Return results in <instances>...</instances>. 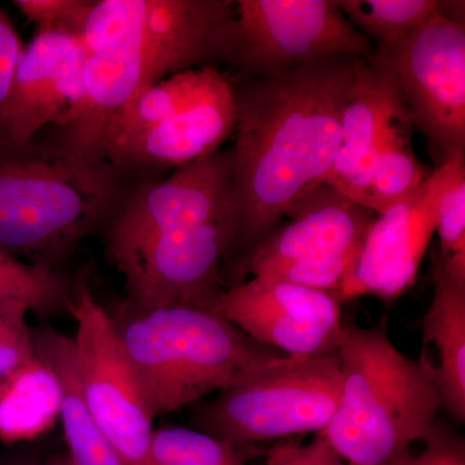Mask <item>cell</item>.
<instances>
[{
	"mask_svg": "<svg viewBox=\"0 0 465 465\" xmlns=\"http://www.w3.org/2000/svg\"><path fill=\"white\" fill-rule=\"evenodd\" d=\"M153 418L201 402L252 367L282 357L206 308H143L112 317Z\"/></svg>",
	"mask_w": 465,
	"mask_h": 465,
	"instance_id": "cell-4",
	"label": "cell"
},
{
	"mask_svg": "<svg viewBox=\"0 0 465 465\" xmlns=\"http://www.w3.org/2000/svg\"><path fill=\"white\" fill-rule=\"evenodd\" d=\"M411 121L387 54L360 57L356 78L342 112V142L323 183L336 188L361 158L384 139L393 122ZM412 122V121H411Z\"/></svg>",
	"mask_w": 465,
	"mask_h": 465,
	"instance_id": "cell-16",
	"label": "cell"
},
{
	"mask_svg": "<svg viewBox=\"0 0 465 465\" xmlns=\"http://www.w3.org/2000/svg\"><path fill=\"white\" fill-rule=\"evenodd\" d=\"M228 78L216 66L185 70L143 88L110 122L103 142V157L116 143L148 130L188 108ZM106 161V159H105Z\"/></svg>",
	"mask_w": 465,
	"mask_h": 465,
	"instance_id": "cell-21",
	"label": "cell"
},
{
	"mask_svg": "<svg viewBox=\"0 0 465 465\" xmlns=\"http://www.w3.org/2000/svg\"><path fill=\"white\" fill-rule=\"evenodd\" d=\"M88 0H15V7L36 26V32L66 33L81 39L92 7Z\"/></svg>",
	"mask_w": 465,
	"mask_h": 465,
	"instance_id": "cell-25",
	"label": "cell"
},
{
	"mask_svg": "<svg viewBox=\"0 0 465 465\" xmlns=\"http://www.w3.org/2000/svg\"><path fill=\"white\" fill-rule=\"evenodd\" d=\"M234 130V92L231 79L226 78L176 115L116 143L108 149L105 159L127 182V177L177 170L210 157Z\"/></svg>",
	"mask_w": 465,
	"mask_h": 465,
	"instance_id": "cell-15",
	"label": "cell"
},
{
	"mask_svg": "<svg viewBox=\"0 0 465 465\" xmlns=\"http://www.w3.org/2000/svg\"><path fill=\"white\" fill-rule=\"evenodd\" d=\"M29 312L26 304L16 300L0 302V338L29 329L26 323V314Z\"/></svg>",
	"mask_w": 465,
	"mask_h": 465,
	"instance_id": "cell-30",
	"label": "cell"
},
{
	"mask_svg": "<svg viewBox=\"0 0 465 465\" xmlns=\"http://www.w3.org/2000/svg\"><path fill=\"white\" fill-rule=\"evenodd\" d=\"M464 159L440 164L414 194L376 217L341 302L365 295L396 302L414 286L436 231L437 206L449 186L465 174Z\"/></svg>",
	"mask_w": 465,
	"mask_h": 465,
	"instance_id": "cell-12",
	"label": "cell"
},
{
	"mask_svg": "<svg viewBox=\"0 0 465 465\" xmlns=\"http://www.w3.org/2000/svg\"><path fill=\"white\" fill-rule=\"evenodd\" d=\"M411 121L391 124L384 139L338 186L348 200L381 216L414 194L430 177L411 148Z\"/></svg>",
	"mask_w": 465,
	"mask_h": 465,
	"instance_id": "cell-17",
	"label": "cell"
},
{
	"mask_svg": "<svg viewBox=\"0 0 465 465\" xmlns=\"http://www.w3.org/2000/svg\"><path fill=\"white\" fill-rule=\"evenodd\" d=\"M232 11L229 0H97L81 42L87 54L140 52L164 79L222 61Z\"/></svg>",
	"mask_w": 465,
	"mask_h": 465,
	"instance_id": "cell-7",
	"label": "cell"
},
{
	"mask_svg": "<svg viewBox=\"0 0 465 465\" xmlns=\"http://www.w3.org/2000/svg\"><path fill=\"white\" fill-rule=\"evenodd\" d=\"M255 448L217 440L194 428L154 430L150 440V465H246Z\"/></svg>",
	"mask_w": 465,
	"mask_h": 465,
	"instance_id": "cell-23",
	"label": "cell"
},
{
	"mask_svg": "<svg viewBox=\"0 0 465 465\" xmlns=\"http://www.w3.org/2000/svg\"><path fill=\"white\" fill-rule=\"evenodd\" d=\"M41 465H74L73 461L70 460L69 455H65V457H54L51 458L50 460L45 461Z\"/></svg>",
	"mask_w": 465,
	"mask_h": 465,
	"instance_id": "cell-32",
	"label": "cell"
},
{
	"mask_svg": "<svg viewBox=\"0 0 465 465\" xmlns=\"http://www.w3.org/2000/svg\"><path fill=\"white\" fill-rule=\"evenodd\" d=\"M0 283L8 287L30 311L48 312L67 308L72 299L63 275L54 269L25 264L16 256L0 249Z\"/></svg>",
	"mask_w": 465,
	"mask_h": 465,
	"instance_id": "cell-24",
	"label": "cell"
},
{
	"mask_svg": "<svg viewBox=\"0 0 465 465\" xmlns=\"http://www.w3.org/2000/svg\"><path fill=\"white\" fill-rule=\"evenodd\" d=\"M33 338L39 360L50 367L60 382V420L70 460L74 465H124L82 396L73 338L52 327L36 330Z\"/></svg>",
	"mask_w": 465,
	"mask_h": 465,
	"instance_id": "cell-19",
	"label": "cell"
},
{
	"mask_svg": "<svg viewBox=\"0 0 465 465\" xmlns=\"http://www.w3.org/2000/svg\"><path fill=\"white\" fill-rule=\"evenodd\" d=\"M341 391L320 433L351 465H391L427 440L442 409L433 366L394 347L387 329L342 322L338 347Z\"/></svg>",
	"mask_w": 465,
	"mask_h": 465,
	"instance_id": "cell-2",
	"label": "cell"
},
{
	"mask_svg": "<svg viewBox=\"0 0 465 465\" xmlns=\"http://www.w3.org/2000/svg\"><path fill=\"white\" fill-rule=\"evenodd\" d=\"M442 256L465 250V174L443 193L436 213V231Z\"/></svg>",
	"mask_w": 465,
	"mask_h": 465,
	"instance_id": "cell-26",
	"label": "cell"
},
{
	"mask_svg": "<svg viewBox=\"0 0 465 465\" xmlns=\"http://www.w3.org/2000/svg\"><path fill=\"white\" fill-rule=\"evenodd\" d=\"M286 217L235 259V272L278 278L341 299L378 216L322 183L291 208Z\"/></svg>",
	"mask_w": 465,
	"mask_h": 465,
	"instance_id": "cell-6",
	"label": "cell"
},
{
	"mask_svg": "<svg viewBox=\"0 0 465 465\" xmlns=\"http://www.w3.org/2000/svg\"><path fill=\"white\" fill-rule=\"evenodd\" d=\"M360 57L333 54L232 84V210L237 259L322 185L342 142Z\"/></svg>",
	"mask_w": 465,
	"mask_h": 465,
	"instance_id": "cell-1",
	"label": "cell"
},
{
	"mask_svg": "<svg viewBox=\"0 0 465 465\" xmlns=\"http://www.w3.org/2000/svg\"><path fill=\"white\" fill-rule=\"evenodd\" d=\"M222 61L242 76L277 74L316 58L370 57L372 43L333 0H238Z\"/></svg>",
	"mask_w": 465,
	"mask_h": 465,
	"instance_id": "cell-8",
	"label": "cell"
},
{
	"mask_svg": "<svg viewBox=\"0 0 465 465\" xmlns=\"http://www.w3.org/2000/svg\"><path fill=\"white\" fill-rule=\"evenodd\" d=\"M345 17L358 32L390 52L440 9L439 0H341Z\"/></svg>",
	"mask_w": 465,
	"mask_h": 465,
	"instance_id": "cell-22",
	"label": "cell"
},
{
	"mask_svg": "<svg viewBox=\"0 0 465 465\" xmlns=\"http://www.w3.org/2000/svg\"><path fill=\"white\" fill-rule=\"evenodd\" d=\"M85 57L78 36L36 32L18 58L0 121V145H23L48 125H63L81 97Z\"/></svg>",
	"mask_w": 465,
	"mask_h": 465,
	"instance_id": "cell-14",
	"label": "cell"
},
{
	"mask_svg": "<svg viewBox=\"0 0 465 465\" xmlns=\"http://www.w3.org/2000/svg\"><path fill=\"white\" fill-rule=\"evenodd\" d=\"M124 183L108 162L88 161L56 137L0 145V249L54 269L112 222L128 195Z\"/></svg>",
	"mask_w": 465,
	"mask_h": 465,
	"instance_id": "cell-3",
	"label": "cell"
},
{
	"mask_svg": "<svg viewBox=\"0 0 465 465\" xmlns=\"http://www.w3.org/2000/svg\"><path fill=\"white\" fill-rule=\"evenodd\" d=\"M232 180L231 149L177 168L167 179L140 183L108 224L106 255L113 260L173 226L232 213Z\"/></svg>",
	"mask_w": 465,
	"mask_h": 465,
	"instance_id": "cell-13",
	"label": "cell"
},
{
	"mask_svg": "<svg viewBox=\"0 0 465 465\" xmlns=\"http://www.w3.org/2000/svg\"><path fill=\"white\" fill-rule=\"evenodd\" d=\"M24 50L20 35L5 9L0 7V121L14 82L18 58Z\"/></svg>",
	"mask_w": 465,
	"mask_h": 465,
	"instance_id": "cell-28",
	"label": "cell"
},
{
	"mask_svg": "<svg viewBox=\"0 0 465 465\" xmlns=\"http://www.w3.org/2000/svg\"><path fill=\"white\" fill-rule=\"evenodd\" d=\"M66 309L76 323V375L92 416L124 465H150L154 418L114 321L84 282L76 287Z\"/></svg>",
	"mask_w": 465,
	"mask_h": 465,
	"instance_id": "cell-9",
	"label": "cell"
},
{
	"mask_svg": "<svg viewBox=\"0 0 465 465\" xmlns=\"http://www.w3.org/2000/svg\"><path fill=\"white\" fill-rule=\"evenodd\" d=\"M265 465H351L317 434L308 445L287 440L269 450Z\"/></svg>",
	"mask_w": 465,
	"mask_h": 465,
	"instance_id": "cell-27",
	"label": "cell"
},
{
	"mask_svg": "<svg viewBox=\"0 0 465 465\" xmlns=\"http://www.w3.org/2000/svg\"><path fill=\"white\" fill-rule=\"evenodd\" d=\"M341 305L335 293L262 275L223 290L211 311L260 344L290 357H314L335 353Z\"/></svg>",
	"mask_w": 465,
	"mask_h": 465,
	"instance_id": "cell-11",
	"label": "cell"
},
{
	"mask_svg": "<svg viewBox=\"0 0 465 465\" xmlns=\"http://www.w3.org/2000/svg\"><path fill=\"white\" fill-rule=\"evenodd\" d=\"M451 465H465L464 454L459 455V457L455 459L454 463Z\"/></svg>",
	"mask_w": 465,
	"mask_h": 465,
	"instance_id": "cell-33",
	"label": "cell"
},
{
	"mask_svg": "<svg viewBox=\"0 0 465 465\" xmlns=\"http://www.w3.org/2000/svg\"><path fill=\"white\" fill-rule=\"evenodd\" d=\"M433 300L423 318L425 342L436 345L440 365L434 379L443 407L458 423L465 420V281L451 277L433 253Z\"/></svg>",
	"mask_w": 465,
	"mask_h": 465,
	"instance_id": "cell-18",
	"label": "cell"
},
{
	"mask_svg": "<svg viewBox=\"0 0 465 465\" xmlns=\"http://www.w3.org/2000/svg\"><path fill=\"white\" fill-rule=\"evenodd\" d=\"M5 300H16V302H20V300L16 298V295H15V293L12 292L8 287H5V284L0 283V302H5Z\"/></svg>",
	"mask_w": 465,
	"mask_h": 465,
	"instance_id": "cell-31",
	"label": "cell"
},
{
	"mask_svg": "<svg viewBox=\"0 0 465 465\" xmlns=\"http://www.w3.org/2000/svg\"><path fill=\"white\" fill-rule=\"evenodd\" d=\"M385 54L412 124L427 137L439 166L464 157L465 24L450 20L439 9Z\"/></svg>",
	"mask_w": 465,
	"mask_h": 465,
	"instance_id": "cell-10",
	"label": "cell"
},
{
	"mask_svg": "<svg viewBox=\"0 0 465 465\" xmlns=\"http://www.w3.org/2000/svg\"><path fill=\"white\" fill-rule=\"evenodd\" d=\"M425 442L427 449L420 455H406L391 465H451L459 455L464 454L463 443L443 436L436 428Z\"/></svg>",
	"mask_w": 465,
	"mask_h": 465,
	"instance_id": "cell-29",
	"label": "cell"
},
{
	"mask_svg": "<svg viewBox=\"0 0 465 465\" xmlns=\"http://www.w3.org/2000/svg\"><path fill=\"white\" fill-rule=\"evenodd\" d=\"M60 407V382L39 357L0 376V440L38 439L56 424Z\"/></svg>",
	"mask_w": 465,
	"mask_h": 465,
	"instance_id": "cell-20",
	"label": "cell"
},
{
	"mask_svg": "<svg viewBox=\"0 0 465 465\" xmlns=\"http://www.w3.org/2000/svg\"><path fill=\"white\" fill-rule=\"evenodd\" d=\"M341 369L338 354L282 356L252 367L194 403L192 427L238 446L322 432L338 406Z\"/></svg>",
	"mask_w": 465,
	"mask_h": 465,
	"instance_id": "cell-5",
	"label": "cell"
}]
</instances>
